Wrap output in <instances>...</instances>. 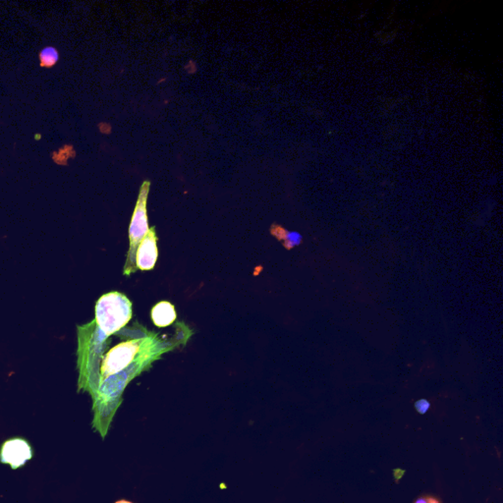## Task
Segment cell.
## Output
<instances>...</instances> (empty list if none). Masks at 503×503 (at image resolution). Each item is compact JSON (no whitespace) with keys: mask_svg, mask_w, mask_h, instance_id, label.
<instances>
[{"mask_svg":"<svg viewBox=\"0 0 503 503\" xmlns=\"http://www.w3.org/2000/svg\"><path fill=\"white\" fill-rule=\"evenodd\" d=\"M192 334V330L184 322H178L175 325V332L171 337H162L159 341L145 350L129 367L102 382L96 394L92 397L94 412L92 427L101 435L102 440L106 439L109 434L115 413L123 401L122 395L130 382L139 377L143 372L147 371L152 363L159 360L165 353L186 345Z\"/></svg>","mask_w":503,"mask_h":503,"instance_id":"1","label":"cell"},{"mask_svg":"<svg viewBox=\"0 0 503 503\" xmlns=\"http://www.w3.org/2000/svg\"><path fill=\"white\" fill-rule=\"evenodd\" d=\"M151 182L144 181L140 189L139 197L129 227V250L127 253L123 274L129 277L137 272L136 252L140 243L149 232V220H147V202L149 197Z\"/></svg>","mask_w":503,"mask_h":503,"instance_id":"2","label":"cell"},{"mask_svg":"<svg viewBox=\"0 0 503 503\" xmlns=\"http://www.w3.org/2000/svg\"><path fill=\"white\" fill-rule=\"evenodd\" d=\"M32 457L31 445L26 440L20 437L6 440L0 449V462L10 465L14 470L24 466Z\"/></svg>","mask_w":503,"mask_h":503,"instance_id":"3","label":"cell"},{"mask_svg":"<svg viewBox=\"0 0 503 503\" xmlns=\"http://www.w3.org/2000/svg\"><path fill=\"white\" fill-rule=\"evenodd\" d=\"M159 251L156 227H150L149 232L143 238L136 252L137 269L151 270L156 267Z\"/></svg>","mask_w":503,"mask_h":503,"instance_id":"4","label":"cell"},{"mask_svg":"<svg viewBox=\"0 0 503 503\" xmlns=\"http://www.w3.org/2000/svg\"><path fill=\"white\" fill-rule=\"evenodd\" d=\"M151 317L152 322L157 327H166L174 325L177 319L175 307L170 302H159L152 309Z\"/></svg>","mask_w":503,"mask_h":503,"instance_id":"5","label":"cell"},{"mask_svg":"<svg viewBox=\"0 0 503 503\" xmlns=\"http://www.w3.org/2000/svg\"><path fill=\"white\" fill-rule=\"evenodd\" d=\"M40 65L44 68H51L59 60V52L54 47H46L40 51Z\"/></svg>","mask_w":503,"mask_h":503,"instance_id":"6","label":"cell"},{"mask_svg":"<svg viewBox=\"0 0 503 503\" xmlns=\"http://www.w3.org/2000/svg\"><path fill=\"white\" fill-rule=\"evenodd\" d=\"M430 408V403L428 401L427 399H420L417 402H415V409L419 414L425 415V413L429 411Z\"/></svg>","mask_w":503,"mask_h":503,"instance_id":"7","label":"cell"},{"mask_svg":"<svg viewBox=\"0 0 503 503\" xmlns=\"http://www.w3.org/2000/svg\"><path fill=\"white\" fill-rule=\"evenodd\" d=\"M404 470H400V469H395L394 470V480H396V483H398V480H401V478L403 477V475H404Z\"/></svg>","mask_w":503,"mask_h":503,"instance_id":"8","label":"cell"},{"mask_svg":"<svg viewBox=\"0 0 503 503\" xmlns=\"http://www.w3.org/2000/svg\"><path fill=\"white\" fill-rule=\"evenodd\" d=\"M425 499H427V503H442V499L434 497V495H425Z\"/></svg>","mask_w":503,"mask_h":503,"instance_id":"9","label":"cell"},{"mask_svg":"<svg viewBox=\"0 0 503 503\" xmlns=\"http://www.w3.org/2000/svg\"><path fill=\"white\" fill-rule=\"evenodd\" d=\"M413 503H427V499H425V495H423V497H418V499L415 500V502Z\"/></svg>","mask_w":503,"mask_h":503,"instance_id":"10","label":"cell"},{"mask_svg":"<svg viewBox=\"0 0 503 503\" xmlns=\"http://www.w3.org/2000/svg\"><path fill=\"white\" fill-rule=\"evenodd\" d=\"M115 503H133V502H128V500L122 499V500H119V502H116Z\"/></svg>","mask_w":503,"mask_h":503,"instance_id":"11","label":"cell"}]
</instances>
